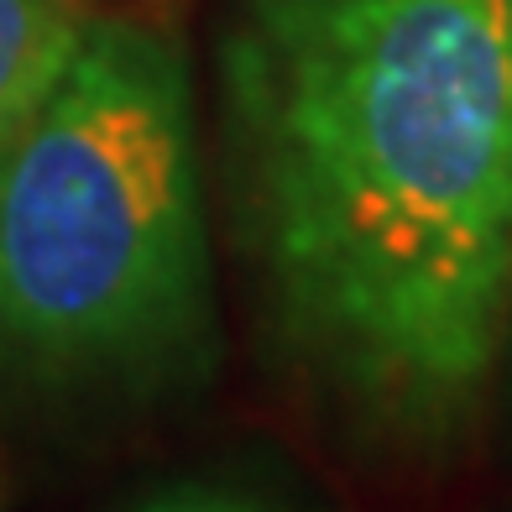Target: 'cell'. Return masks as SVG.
Instances as JSON below:
<instances>
[{"mask_svg":"<svg viewBox=\"0 0 512 512\" xmlns=\"http://www.w3.org/2000/svg\"><path fill=\"white\" fill-rule=\"evenodd\" d=\"M507 335H512V330H507Z\"/></svg>","mask_w":512,"mask_h":512,"instance_id":"8992f818","label":"cell"},{"mask_svg":"<svg viewBox=\"0 0 512 512\" xmlns=\"http://www.w3.org/2000/svg\"><path fill=\"white\" fill-rule=\"evenodd\" d=\"M0 512H6V497H0Z\"/></svg>","mask_w":512,"mask_h":512,"instance_id":"5b68a950","label":"cell"},{"mask_svg":"<svg viewBox=\"0 0 512 512\" xmlns=\"http://www.w3.org/2000/svg\"><path fill=\"white\" fill-rule=\"evenodd\" d=\"M84 32V0H0V152L53 100Z\"/></svg>","mask_w":512,"mask_h":512,"instance_id":"3957f363","label":"cell"},{"mask_svg":"<svg viewBox=\"0 0 512 512\" xmlns=\"http://www.w3.org/2000/svg\"><path fill=\"white\" fill-rule=\"evenodd\" d=\"M131 512H283V507L251 492H230V486H173V492L136 502Z\"/></svg>","mask_w":512,"mask_h":512,"instance_id":"277c9868","label":"cell"},{"mask_svg":"<svg viewBox=\"0 0 512 512\" xmlns=\"http://www.w3.org/2000/svg\"><path fill=\"white\" fill-rule=\"evenodd\" d=\"M241 225L298 366L439 450L512 330V0H241Z\"/></svg>","mask_w":512,"mask_h":512,"instance_id":"6da1fadb","label":"cell"},{"mask_svg":"<svg viewBox=\"0 0 512 512\" xmlns=\"http://www.w3.org/2000/svg\"><path fill=\"white\" fill-rule=\"evenodd\" d=\"M215 324L194 100L168 37L89 21L53 100L0 152V382L147 387Z\"/></svg>","mask_w":512,"mask_h":512,"instance_id":"7a4b0ae2","label":"cell"}]
</instances>
